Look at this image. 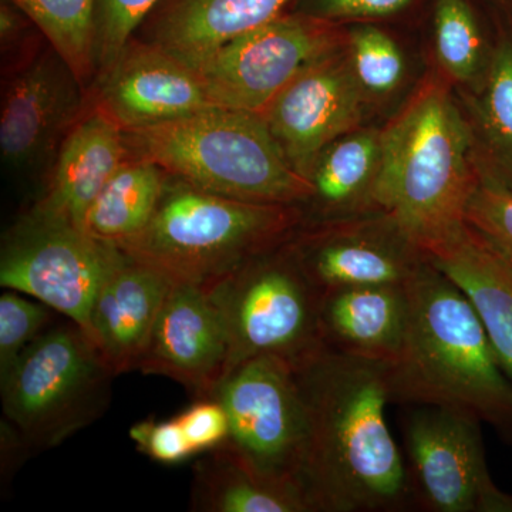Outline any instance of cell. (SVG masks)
Masks as SVG:
<instances>
[{
  "label": "cell",
  "instance_id": "6da1fadb",
  "mask_svg": "<svg viewBox=\"0 0 512 512\" xmlns=\"http://www.w3.org/2000/svg\"><path fill=\"white\" fill-rule=\"evenodd\" d=\"M295 372L306 413L299 483L309 511L414 507L403 451L386 419L387 363L323 346Z\"/></svg>",
  "mask_w": 512,
  "mask_h": 512
},
{
  "label": "cell",
  "instance_id": "7a4b0ae2",
  "mask_svg": "<svg viewBox=\"0 0 512 512\" xmlns=\"http://www.w3.org/2000/svg\"><path fill=\"white\" fill-rule=\"evenodd\" d=\"M406 289L402 349L387 363L390 404L467 414L512 446V382L474 303L430 258Z\"/></svg>",
  "mask_w": 512,
  "mask_h": 512
},
{
  "label": "cell",
  "instance_id": "3957f363",
  "mask_svg": "<svg viewBox=\"0 0 512 512\" xmlns=\"http://www.w3.org/2000/svg\"><path fill=\"white\" fill-rule=\"evenodd\" d=\"M480 181L460 101L431 72L382 126L376 210L427 251L466 224Z\"/></svg>",
  "mask_w": 512,
  "mask_h": 512
},
{
  "label": "cell",
  "instance_id": "277c9868",
  "mask_svg": "<svg viewBox=\"0 0 512 512\" xmlns=\"http://www.w3.org/2000/svg\"><path fill=\"white\" fill-rule=\"evenodd\" d=\"M124 138L131 157L222 197L302 207L312 195L259 113L214 107Z\"/></svg>",
  "mask_w": 512,
  "mask_h": 512
},
{
  "label": "cell",
  "instance_id": "5b68a950",
  "mask_svg": "<svg viewBox=\"0 0 512 512\" xmlns=\"http://www.w3.org/2000/svg\"><path fill=\"white\" fill-rule=\"evenodd\" d=\"M303 221L299 205L234 200L168 175L150 224L119 248L173 284L208 288L284 244Z\"/></svg>",
  "mask_w": 512,
  "mask_h": 512
},
{
  "label": "cell",
  "instance_id": "8992f818",
  "mask_svg": "<svg viewBox=\"0 0 512 512\" xmlns=\"http://www.w3.org/2000/svg\"><path fill=\"white\" fill-rule=\"evenodd\" d=\"M113 377L79 325L49 326L0 377L3 416L26 446H59L106 412Z\"/></svg>",
  "mask_w": 512,
  "mask_h": 512
},
{
  "label": "cell",
  "instance_id": "52a82bcc",
  "mask_svg": "<svg viewBox=\"0 0 512 512\" xmlns=\"http://www.w3.org/2000/svg\"><path fill=\"white\" fill-rule=\"evenodd\" d=\"M289 239L204 288L227 329L225 376L259 356L281 357L298 366L325 346L320 293L296 261Z\"/></svg>",
  "mask_w": 512,
  "mask_h": 512
},
{
  "label": "cell",
  "instance_id": "ba28073f",
  "mask_svg": "<svg viewBox=\"0 0 512 512\" xmlns=\"http://www.w3.org/2000/svg\"><path fill=\"white\" fill-rule=\"evenodd\" d=\"M480 420L414 406L402 423L414 508L427 512H512V494L488 468Z\"/></svg>",
  "mask_w": 512,
  "mask_h": 512
},
{
  "label": "cell",
  "instance_id": "9c48e42d",
  "mask_svg": "<svg viewBox=\"0 0 512 512\" xmlns=\"http://www.w3.org/2000/svg\"><path fill=\"white\" fill-rule=\"evenodd\" d=\"M121 254L84 229L25 214L3 239L0 286L45 303L89 333L97 293Z\"/></svg>",
  "mask_w": 512,
  "mask_h": 512
},
{
  "label": "cell",
  "instance_id": "30bf717a",
  "mask_svg": "<svg viewBox=\"0 0 512 512\" xmlns=\"http://www.w3.org/2000/svg\"><path fill=\"white\" fill-rule=\"evenodd\" d=\"M345 39L346 26L289 10L190 66L217 106L261 114L293 77Z\"/></svg>",
  "mask_w": 512,
  "mask_h": 512
},
{
  "label": "cell",
  "instance_id": "8fae6325",
  "mask_svg": "<svg viewBox=\"0 0 512 512\" xmlns=\"http://www.w3.org/2000/svg\"><path fill=\"white\" fill-rule=\"evenodd\" d=\"M208 397L228 414L229 436L222 446L259 473L299 481L306 413L292 363L254 357L232 369Z\"/></svg>",
  "mask_w": 512,
  "mask_h": 512
},
{
  "label": "cell",
  "instance_id": "7c38bea8",
  "mask_svg": "<svg viewBox=\"0 0 512 512\" xmlns=\"http://www.w3.org/2000/svg\"><path fill=\"white\" fill-rule=\"evenodd\" d=\"M289 245L320 295L357 286L406 285L429 261L384 212L302 224Z\"/></svg>",
  "mask_w": 512,
  "mask_h": 512
},
{
  "label": "cell",
  "instance_id": "4fadbf2b",
  "mask_svg": "<svg viewBox=\"0 0 512 512\" xmlns=\"http://www.w3.org/2000/svg\"><path fill=\"white\" fill-rule=\"evenodd\" d=\"M261 114L296 173L309 181L319 154L366 126L373 110L357 86L343 42L293 77Z\"/></svg>",
  "mask_w": 512,
  "mask_h": 512
},
{
  "label": "cell",
  "instance_id": "5bb4252c",
  "mask_svg": "<svg viewBox=\"0 0 512 512\" xmlns=\"http://www.w3.org/2000/svg\"><path fill=\"white\" fill-rule=\"evenodd\" d=\"M87 90L49 45L20 64L3 93L0 151L15 171L55 161L60 144L82 116Z\"/></svg>",
  "mask_w": 512,
  "mask_h": 512
},
{
  "label": "cell",
  "instance_id": "9a60e30c",
  "mask_svg": "<svg viewBox=\"0 0 512 512\" xmlns=\"http://www.w3.org/2000/svg\"><path fill=\"white\" fill-rule=\"evenodd\" d=\"M93 83L87 100L123 131L220 107L194 67L140 37Z\"/></svg>",
  "mask_w": 512,
  "mask_h": 512
},
{
  "label": "cell",
  "instance_id": "2e32d148",
  "mask_svg": "<svg viewBox=\"0 0 512 512\" xmlns=\"http://www.w3.org/2000/svg\"><path fill=\"white\" fill-rule=\"evenodd\" d=\"M229 343L220 312L201 286L173 284L140 370L170 377L195 399L208 397L227 373Z\"/></svg>",
  "mask_w": 512,
  "mask_h": 512
},
{
  "label": "cell",
  "instance_id": "e0dca14e",
  "mask_svg": "<svg viewBox=\"0 0 512 512\" xmlns=\"http://www.w3.org/2000/svg\"><path fill=\"white\" fill-rule=\"evenodd\" d=\"M128 156L124 131L87 100L60 144L45 190L26 215L84 229L93 201Z\"/></svg>",
  "mask_w": 512,
  "mask_h": 512
},
{
  "label": "cell",
  "instance_id": "ac0fdd59",
  "mask_svg": "<svg viewBox=\"0 0 512 512\" xmlns=\"http://www.w3.org/2000/svg\"><path fill=\"white\" fill-rule=\"evenodd\" d=\"M171 286L167 276L126 252L104 279L87 336L114 376L140 370Z\"/></svg>",
  "mask_w": 512,
  "mask_h": 512
},
{
  "label": "cell",
  "instance_id": "d6986e66",
  "mask_svg": "<svg viewBox=\"0 0 512 512\" xmlns=\"http://www.w3.org/2000/svg\"><path fill=\"white\" fill-rule=\"evenodd\" d=\"M295 2L299 0H161L144 20L140 39L192 64L289 12Z\"/></svg>",
  "mask_w": 512,
  "mask_h": 512
},
{
  "label": "cell",
  "instance_id": "ffe728a7",
  "mask_svg": "<svg viewBox=\"0 0 512 512\" xmlns=\"http://www.w3.org/2000/svg\"><path fill=\"white\" fill-rule=\"evenodd\" d=\"M409 319L406 285L357 286L320 295V336L326 348L392 363Z\"/></svg>",
  "mask_w": 512,
  "mask_h": 512
},
{
  "label": "cell",
  "instance_id": "44dd1931",
  "mask_svg": "<svg viewBox=\"0 0 512 512\" xmlns=\"http://www.w3.org/2000/svg\"><path fill=\"white\" fill-rule=\"evenodd\" d=\"M476 306L504 372L512 382V264L471 225L427 249Z\"/></svg>",
  "mask_w": 512,
  "mask_h": 512
},
{
  "label": "cell",
  "instance_id": "7402d4cb",
  "mask_svg": "<svg viewBox=\"0 0 512 512\" xmlns=\"http://www.w3.org/2000/svg\"><path fill=\"white\" fill-rule=\"evenodd\" d=\"M434 72L454 93L480 92L490 73L500 23L481 0H427L419 20Z\"/></svg>",
  "mask_w": 512,
  "mask_h": 512
},
{
  "label": "cell",
  "instance_id": "603a6c76",
  "mask_svg": "<svg viewBox=\"0 0 512 512\" xmlns=\"http://www.w3.org/2000/svg\"><path fill=\"white\" fill-rule=\"evenodd\" d=\"M380 161L382 127L366 124L330 143L309 175L312 195L301 207L303 224L377 212Z\"/></svg>",
  "mask_w": 512,
  "mask_h": 512
},
{
  "label": "cell",
  "instance_id": "cb8c5ba5",
  "mask_svg": "<svg viewBox=\"0 0 512 512\" xmlns=\"http://www.w3.org/2000/svg\"><path fill=\"white\" fill-rule=\"evenodd\" d=\"M191 508L200 512H311L298 480L259 473L222 444L195 466Z\"/></svg>",
  "mask_w": 512,
  "mask_h": 512
},
{
  "label": "cell",
  "instance_id": "d4e9b609",
  "mask_svg": "<svg viewBox=\"0 0 512 512\" xmlns=\"http://www.w3.org/2000/svg\"><path fill=\"white\" fill-rule=\"evenodd\" d=\"M456 96L470 128L481 180L512 192L511 28L500 23L493 64L480 92Z\"/></svg>",
  "mask_w": 512,
  "mask_h": 512
},
{
  "label": "cell",
  "instance_id": "484cf974",
  "mask_svg": "<svg viewBox=\"0 0 512 512\" xmlns=\"http://www.w3.org/2000/svg\"><path fill=\"white\" fill-rule=\"evenodd\" d=\"M167 177L158 165L128 156L93 201L84 231L116 247L136 238L150 224Z\"/></svg>",
  "mask_w": 512,
  "mask_h": 512
},
{
  "label": "cell",
  "instance_id": "4316f807",
  "mask_svg": "<svg viewBox=\"0 0 512 512\" xmlns=\"http://www.w3.org/2000/svg\"><path fill=\"white\" fill-rule=\"evenodd\" d=\"M345 47L357 86L373 113L406 92L412 66L402 42L387 23L346 26Z\"/></svg>",
  "mask_w": 512,
  "mask_h": 512
},
{
  "label": "cell",
  "instance_id": "83f0119b",
  "mask_svg": "<svg viewBox=\"0 0 512 512\" xmlns=\"http://www.w3.org/2000/svg\"><path fill=\"white\" fill-rule=\"evenodd\" d=\"M22 10L62 56L89 92L96 80L94 22L97 0H9Z\"/></svg>",
  "mask_w": 512,
  "mask_h": 512
},
{
  "label": "cell",
  "instance_id": "f1b7e54d",
  "mask_svg": "<svg viewBox=\"0 0 512 512\" xmlns=\"http://www.w3.org/2000/svg\"><path fill=\"white\" fill-rule=\"evenodd\" d=\"M161 0H97L94 52L97 76L116 62L124 47ZM96 76V77H97Z\"/></svg>",
  "mask_w": 512,
  "mask_h": 512
},
{
  "label": "cell",
  "instance_id": "f546056e",
  "mask_svg": "<svg viewBox=\"0 0 512 512\" xmlns=\"http://www.w3.org/2000/svg\"><path fill=\"white\" fill-rule=\"evenodd\" d=\"M52 311L45 303L25 298L10 289L0 296V377L5 376L23 350L49 328Z\"/></svg>",
  "mask_w": 512,
  "mask_h": 512
},
{
  "label": "cell",
  "instance_id": "4dcf8cb0",
  "mask_svg": "<svg viewBox=\"0 0 512 512\" xmlns=\"http://www.w3.org/2000/svg\"><path fill=\"white\" fill-rule=\"evenodd\" d=\"M298 10L348 26L420 20L427 0H299Z\"/></svg>",
  "mask_w": 512,
  "mask_h": 512
},
{
  "label": "cell",
  "instance_id": "1f68e13d",
  "mask_svg": "<svg viewBox=\"0 0 512 512\" xmlns=\"http://www.w3.org/2000/svg\"><path fill=\"white\" fill-rule=\"evenodd\" d=\"M466 222L512 264V192L481 180L468 202Z\"/></svg>",
  "mask_w": 512,
  "mask_h": 512
},
{
  "label": "cell",
  "instance_id": "d6a6232c",
  "mask_svg": "<svg viewBox=\"0 0 512 512\" xmlns=\"http://www.w3.org/2000/svg\"><path fill=\"white\" fill-rule=\"evenodd\" d=\"M128 434L138 451L165 466L184 463L188 458L195 456L183 427L175 417L164 421H140L131 426Z\"/></svg>",
  "mask_w": 512,
  "mask_h": 512
},
{
  "label": "cell",
  "instance_id": "836d02e7",
  "mask_svg": "<svg viewBox=\"0 0 512 512\" xmlns=\"http://www.w3.org/2000/svg\"><path fill=\"white\" fill-rule=\"evenodd\" d=\"M195 454L220 447L229 436V419L224 406L214 397H202L175 416Z\"/></svg>",
  "mask_w": 512,
  "mask_h": 512
},
{
  "label": "cell",
  "instance_id": "e575fe53",
  "mask_svg": "<svg viewBox=\"0 0 512 512\" xmlns=\"http://www.w3.org/2000/svg\"><path fill=\"white\" fill-rule=\"evenodd\" d=\"M497 22L512 29V0H481Z\"/></svg>",
  "mask_w": 512,
  "mask_h": 512
}]
</instances>
